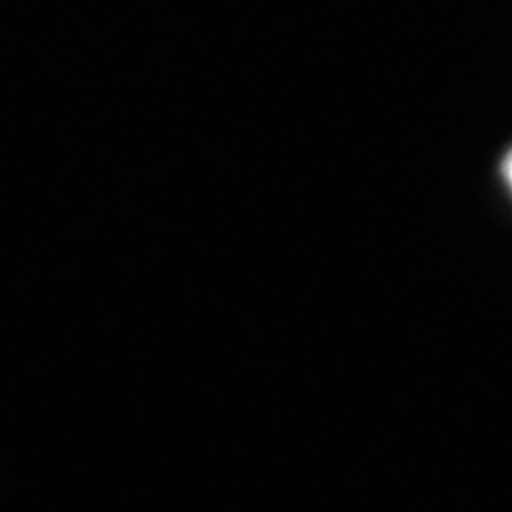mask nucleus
I'll return each mask as SVG.
<instances>
[{"mask_svg": "<svg viewBox=\"0 0 512 512\" xmlns=\"http://www.w3.org/2000/svg\"><path fill=\"white\" fill-rule=\"evenodd\" d=\"M505 173H507V179H509L512 184V154L509 156V160L505 162Z\"/></svg>", "mask_w": 512, "mask_h": 512, "instance_id": "1", "label": "nucleus"}]
</instances>
